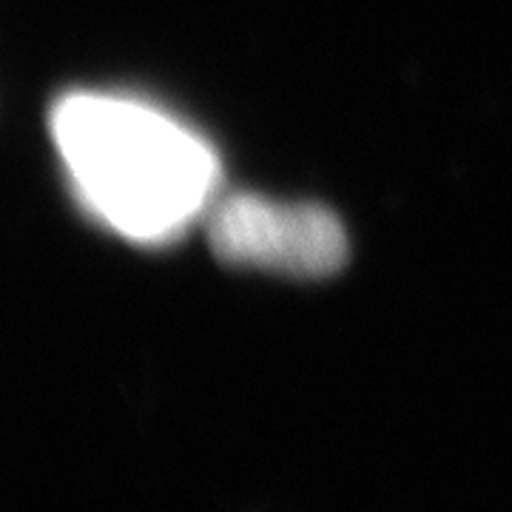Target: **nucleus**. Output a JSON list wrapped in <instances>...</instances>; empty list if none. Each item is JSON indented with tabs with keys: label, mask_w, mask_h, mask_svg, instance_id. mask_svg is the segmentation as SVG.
<instances>
[{
	"label": "nucleus",
	"mask_w": 512,
	"mask_h": 512,
	"mask_svg": "<svg viewBox=\"0 0 512 512\" xmlns=\"http://www.w3.org/2000/svg\"><path fill=\"white\" fill-rule=\"evenodd\" d=\"M52 134L77 197L123 237L174 239L214 205V148L140 100L69 94L52 111Z\"/></svg>",
	"instance_id": "nucleus-1"
},
{
	"label": "nucleus",
	"mask_w": 512,
	"mask_h": 512,
	"mask_svg": "<svg viewBox=\"0 0 512 512\" xmlns=\"http://www.w3.org/2000/svg\"><path fill=\"white\" fill-rule=\"evenodd\" d=\"M208 242L228 265L288 276L336 274L348 259L339 217L322 205L231 194L208 208Z\"/></svg>",
	"instance_id": "nucleus-2"
}]
</instances>
